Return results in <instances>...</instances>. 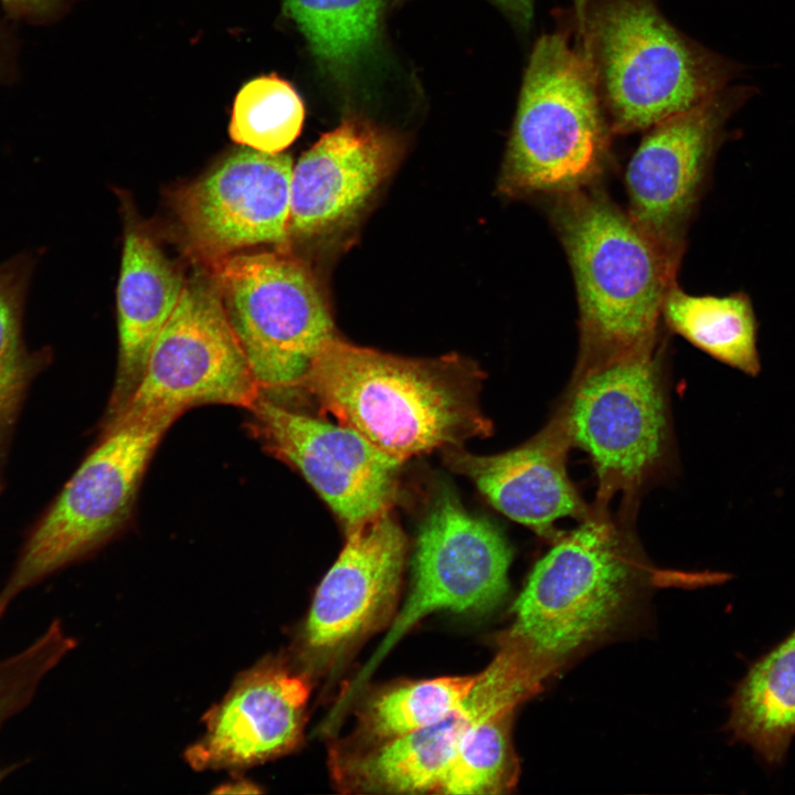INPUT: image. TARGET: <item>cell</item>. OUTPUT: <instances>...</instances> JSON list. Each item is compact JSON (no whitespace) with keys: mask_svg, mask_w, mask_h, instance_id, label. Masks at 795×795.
I'll list each match as a JSON object with an SVG mask.
<instances>
[{"mask_svg":"<svg viewBox=\"0 0 795 795\" xmlns=\"http://www.w3.org/2000/svg\"><path fill=\"white\" fill-rule=\"evenodd\" d=\"M484 374L458 356L411 359L336 336L320 349L300 389L391 456L458 447L491 433L478 405Z\"/></svg>","mask_w":795,"mask_h":795,"instance_id":"1","label":"cell"},{"mask_svg":"<svg viewBox=\"0 0 795 795\" xmlns=\"http://www.w3.org/2000/svg\"><path fill=\"white\" fill-rule=\"evenodd\" d=\"M553 222L576 287L581 349L574 373L656 344L677 265L591 186L556 195Z\"/></svg>","mask_w":795,"mask_h":795,"instance_id":"2","label":"cell"},{"mask_svg":"<svg viewBox=\"0 0 795 795\" xmlns=\"http://www.w3.org/2000/svg\"><path fill=\"white\" fill-rule=\"evenodd\" d=\"M579 45L612 132L629 134L708 100L734 64L676 29L654 0H587Z\"/></svg>","mask_w":795,"mask_h":795,"instance_id":"3","label":"cell"},{"mask_svg":"<svg viewBox=\"0 0 795 795\" xmlns=\"http://www.w3.org/2000/svg\"><path fill=\"white\" fill-rule=\"evenodd\" d=\"M610 132L581 46L561 31L541 35L523 75L499 190L559 195L590 187L604 168Z\"/></svg>","mask_w":795,"mask_h":795,"instance_id":"4","label":"cell"},{"mask_svg":"<svg viewBox=\"0 0 795 795\" xmlns=\"http://www.w3.org/2000/svg\"><path fill=\"white\" fill-rule=\"evenodd\" d=\"M633 543L608 508L561 533L531 571L512 607L509 636L544 667L605 628L634 576Z\"/></svg>","mask_w":795,"mask_h":795,"instance_id":"5","label":"cell"},{"mask_svg":"<svg viewBox=\"0 0 795 795\" xmlns=\"http://www.w3.org/2000/svg\"><path fill=\"white\" fill-rule=\"evenodd\" d=\"M176 418H136L103 428L100 439L29 531L0 605L89 555L128 522L161 438Z\"/></svg>","mask_w":795,"mask_h":795,"instance_id":"6","label":"cell"},{"mask_svg":"<svg viewBox=\"0 0 795 795\" xmlns=\"http://www.w3.org/2000/svg\"><path fill=\"white\" fill-rule=\"evenodd\" d=\"M656 344L573 373L558 411L572 446L594 466L596 507L624 498V516L639 489L661 467L668 446V420Z\"/></svg>","mask_w":795,"mask_h":795,"instance_id":"7","label":"cell"},{"mask_svg":"<svg viewBox=\"0 0 795 795\" xmlns=\"http://www.w3.org/2000/svg\"><path fill=\"white\" fill-rule=\"evenodd\" d=\"M230 326L262 394L298 389L335 337L309 267L287 248L231 254L210 264Z\"/></svg>","mask_w":795,"mask_h":795,"instance_id":"8","label":"cell"},{"mask_svg":"<svg viewBox=\"0 0 795 795\" xmlns=\"http://www.w3.org/2000/svg\"><path fill=\"white\" fill-rule=\"evenodd\" d=\"M261 394L213 280L193 279L184 283L153 341L134 393L102 427L136 418H177L203 404L251 410Z\"/></svg>","mask_w":795,"mask_h":795,"instance_id":"9","label":"cell"},{"mask_svg":"<svg viewBox=\"0 0 795 795\" xmlns=\"http://www.w3.org/2000/svg\"><path fill=\"white\" fill-rule=\"evenodd\" d=\"M510 561L511 550L501 531L468 512L448 488L439 490L418 530L411 592L350 695L428 614L484 612L496 606L507 593Z\"/></svg>","mask_w":795,"mask_h":795,"instance_id":"10","label":"cell"},{"mask_svg":"<svg viewBox=\"0 0 795 795\" xmlns=\"http://www.w3.org/2000/svg\"><path fill=\"white\" fill-rule=\"evenodd\" d=\"M749 87H725L647 129L626 170L628 214L678 265L687 221L730 116Z\"/></svg>","mask_w":795,"mask_h":795,"instance_id":"11","label":"cell"},{"mask_svg":"<svg viewBox=\"0 0 795 795\" xmlns=\"http://www.w3.org/2000/svg\"><path fill=\"white\" fill-rule=\"evenodd\" d=\"M251 412L265 447L299 470L347 530L389 511L402 460L350 426L295 412L263 394Z\"/></svg>","mask_w":795,"mask_h":795,"instance_id":"12","label":"cell"},{"mask_svg":"<svg viewBox=\"0 0 795 795\" xmlns=\"http://www.w3.org/2000/svg\"><path fill=\"white\" fill-rule=\"evenodd\" d=\"M293 159L242 146L176 194L192 250L209 264L258 244L287 248Z\"/></svg>","mask_w":795,"mask_h":795,"instance_id":"13","label":"cell"},{"mask_svg":"<svg viewBox=\"0 0 795 795\" xmlns=\"http://www.w3.org/2000/svg\"><path fill=\"white\" fill-rule=\"evenodd\" d=\"M399 153L392 135L359 117L324 134L293 168L289 240L330 242L351 230Z\"/></svg>","mask_w":795,"mask_h":795,"instance_id":"14","label":"cell"},{"mask_svg":"<svg viewBox=\"0 0 795 795\" xmlns=\"http://www.w3.org/2000/svg\"><path fill=\"white\" fill-rule=\"evenodd\" d=\"M309 693L303 674L264 658L204 714L205 731L187 749V762L197 771H240L290 752L303 736Z\"/></svg>","mask_w":795,"mask_h":795,"instance_id":"15","label":"cell"},{"mask_svg":"<svg viewBox=\"0 0 795 795\" xmlns=\"http://www.w3.org/2000/svg\"><path fill=\"white\" fill-rule=\"evenodd\" d=\"M347 533L301 629L306 655L336 650L364 635L390 615L395 603L405 555L400 526L386 511Z\"/></svg>","mask_w":795,"mask_h":795,"instance_id":"16","label":"cell"},{"mask_svg":"<svg viewBox=\"0 0 795 795\" xmlns=\"http://www.w3.org/2000/svg\"><path fill=\"white\" fill-rule=\"evenodd\" d=\"M571 447L564 418L556 410L540 432L518 447L487 456L452 447L446 448V459L500 512L538 534L556 539L561 533L554 530L555 521H582L592 513V506L585 504L568 475Z\"/></svg>","mask_w":795,"mask_h":795,"instance_id":"17","label":"cell"},{"mask_svg":"<svg viewBox=\"0 0 795 795\" xmlns=\"http://www.w3.org/2000/svg\"><path fill=\"white\" fill-rule=\"evenodd\" d=\"M520 703V692L502 671L487 667L462 704L441 721L378 744L346 766L349 784L363 792H436L464 739L478 722Z\"/></svg>","mask_w":795,"mask_h":795,"instance_id":"18","label":"cell"},{"mask_svg":"<svg viewBox=\"0 0 795 795\" xmlns=\"http://www.w3.org/2000/svg\"><path fill=\"white\" fill-rule=\"evenodd\" d=\"M183 287L181 274L156 243L145 233L129 230L117 286L118 369L103 423L114 418L134 393L153 341Z\"/></svg>","mask_w":795,"mask_h":795,"instance_id":"19","label":"cell"},{"mask_svg":"<svg viewBox=\"0 0 795 795\" xmlns=\"http://www.w3.org/2000/svg\"><path fill=\"white\" fill-rule=\"evenodd\" d=\"M729 729L777 763L795 733V632L757 660L736 688Z\"/></svg>","mask_w":795,"mask_h":795,"instance_id":"20","label":"cell"},{"mask_svg":"<svg viewBox=\"0 0 795 795\" xmlns=\"http://www.w3.org/2000/svg\"><path fill=\"white\" fill-rule=\"evenodd\" d=\"M661 315L674 331L704 352L748 374L759 373L756 320L745 294L695 296L674 283Z\"/></svg>","mask_w":795,"mask_h":795,"instance_id":"21","label":"cell"},{"mask_svg":"<svg viewBox=\"0 0 795 795\" xmlns=\"http://www.w3.org/2000/svg\"><path fill=\"white\" fill-rule=\"evenodd\" d=\"M34 257L21 254L0 265V468L33 380L50 362V352L29 350L22 317Z\"/></svg>","mask_w":795,"mask_h":795,"instance_id":"22","label":"cell"},{"mask_svg":"<svg viewBox=\"0 0 795 795\" xmlns=\"http://www.w3.org/2000/svg\"><path fill=\"white\" fill-rule=\"evenodd\" d=\"M284 3L311 52L335 73L353 67L378 38L383 0H284Z\"/></svg>","mask_w":795,"mask_h":795,"instance_id":"23","label":"cell"},{"mask_svg":"<svg viewBox=\"0 0 795 795\" xmlns=\"http://www.w3.org/2000/svg\"><path fill=\"white\" fill-rule=\"evenodd\" d=\"M474 681L475 676L441 677L388 689L367 703L362 727L380 743L418 731L455 711Z\"/></svg>","mask_w":795,"mask_h":795,"instance_id":"24","label":"cell"},{"mask_svg":"<svg viewBox=\"0 0 795 795\" xmlns=\"http://www.w3.org/2000/svg\"><path fill=\"white\" fill-rule=\"evenodd\" d=\"M304 118V103L288 82L274 74L259 76L237 93L229 132L241 146L277 153L299 136Z\"/></svg>","mask_w":795,"mask_h":795,"instance_id":"25","label":"cell"},{"mask_svg":"<svg viewBox=\"0 0 795 795\" xmlns=\"http://www.w3.org/2000/svg\"><path fill=\"white\" fill-rule=\"evenodd\" d=\"M512 713L513 710L501 711L470 729L437 793L500 794L511 788L518 772L510 736Z\"/></svg>","mask_w":795,"mask_h":795,"instance_id":"26","label":"cell"},{"mask_svg":"<svg viewBox=\"0 0 795 795\" xmlns=\"http://www.w3.org/2000/svg\"><path fill=\"white\" fill-rule=\"evenodd\" d=\"M75 645L54 621L30 646L0 660V727L29 704L44 676Z\"/></svg>","mask_w":795,"mask_h":795,"instance_id":"27","label":"cell"},{"mask_svg":"<svg viewBox=\"0 0 795 795\" xmlns=\"http://www.w3.org/2000/svg\"><path fill=\"white\" fill-rule=\"evenodd\" d=\"M8 18L31 25H46L64 12L67 0H0Z\"/></svg>","mask_w":795,"mask_h":795,"instance_id":"28","label":"cell"},{"mask_svg":"<svg viewBox=\"0 0 795 795\" xmlns=\"http://www.w3.org/2000/svg\"><path fill=\"white\" fill-rule=\"evenodd\" d=\"M18 41L9 25L0 20V85L18 80Z\"/></svg>","mask_w":795,"mask_h":795,"instance_id":"29","label":"cell"},{"mask_svg":"<svg viewBox=\"0 0 795 795\" xmlns=\"http://www.w3.org/2000/svg\"><path fill=\"white\" fill-rule=\"evenodd\" d=\"M505 7L510 9L520 21L528 23L532 17L534 0H498ZM579 15L584 9L587 0H572Z\"/></svg>","mask_w":795,"mask_h":795,"instance_id":"30","label":"cell"},{"mask_svg":"<svg viewBox=\"0 0 795 795\" xmlns=\"http://www.w3.org/2000/svg\"><path fill=\"white\" fill-rule=\"evenodd\" d=\"M257 785L254 783H251L250 781H235L233 783H227L225 785H222V787L215 792L218 793H233V794H244V793H259Z\"/></svg>","mask_w":795,"mask_h":795,"instance_id":"31","label":"cell"},{"mask_svg":"<svg viewBox=\"0 0 795 795\" xmlns=\"http://www.w3.org/2000/svg\"><path fill=\"white\" fill-rule=\"evenodd\" d=\"M7 774H8V770H6V771H0V782L2 781V778H3Z\"/></svg>","mask_w":795,"mask_h":795,"instance_id":"32","label":"cell"},{"mask_svg":"<svg viewBox=\"0 0 795 795\" xmlns=\"http://www.w3.org/2000/svg\"><path fill=\"white\" fill-rule=\"evenodd\" d=\"M506 639H510V640H513V639H511V638H508V637H507ZM513 642H516V640H513ZM516 643H517V642H516ZM517 644H518V643H517ZM518 645H520V644H518ZM520 646H521V645H520ZM521 647H522V646H521ZM522 648H523V647H522ZM523 649H524V648H523ZM524 650H526V649H524ZM526 651H527V650H526ZM527 654H528V651H527ZM528 655H529V654H528ZM529 656H530V655H529ZM530 657H531V656H530ZM532 659H533V658H532ZM533 661L536 662V660H534V659H533ZM536 665H537V666L539 667V665H538L537 662H536ZM539 668H540V667H539ZM540 670H541V668H540ZM541 671H543V670H541ZM542 674L544 675V672H542Z\"/></svg>","mask_w":795,"mask_h":795,"instance_id":"33","label":"cell"},{"mask_svg":"<svg viewBox=\"0 0 795 795\" xmlns=\"http://www.w3.org/2000/svg\"><path fill=\"white\" fill-rule=\"evenodd\" d=\"M6 607L7 606L0 605V617H1L2 613L4 612Z\"/></svg>","mask_w":795,"mask_h":795,"instance_id":"34","label":"cell"}]
</instances>
